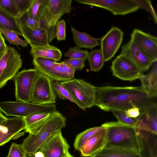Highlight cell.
Masks as SVG:
<instances>
[{
	"instance_id": "obj_1",
	"label": "cell",
	"mask_w": 157,
	"mask_h": 157,
	"mask_svg": "<svg viewBox=\"0 0 157 157\" xmlns=\"http://www.w3.org/2000/svg\"><path fill=\"white\" fill-rule=\"evenodd\" d=\"M95 105L105 111L124 113L137 107L141 113L157 106V98L151 96L141 86H101L97 87Z\"/></svg>"
},
{
	"instance_id": "obj_2",
	"label": "cell",
	"mask_w": 157,
	"mask_h": 157,
	"mask_svg": "<svg viewBox=\"0 0 157 157\" xmlns=\"http://www.w3.org/2000/svg\"><path fill=\"white\" fill-rule=\"evenodd\" d=\"M66 122V117L59 112L51 113L48 119L29 132L21 144L27 155H34L48 139L65 127Z\"/></svg>"
},
{
	"instance_id": "obj_3",
	"label": "cell",
	"mask_w": 157,
	"mask_h": 157,
	"mask_svg": "<svg viewBox=\"0 0 157 157\" xmlns=\"http://www.w3.org/2000/svg\"><path fill=\"white\" fill-rule=\"evenodd\" d=\"M102 125L106 130L107 143L105 147L141 151L142 144L136 127L118 121L107 122Z\"/></svg>"
},
{
	"instance_id": "obj_4",
	"label": "cell",
	"mask_w": 157,
	"mask_h": 157,
	"mask_svg": "<svg viewBox=\"0 0 157 157\" xmlns=\"http://www.w3.org/2000/svg\"><path fill=\"white\" fill-rule=\"evenodd\" d=\"M60 83L68 91L75 103L83 110L95 105L97 87L90 83L78 78Z\"/></svg>"
},
{
	"instance_id": "obj_5",
	"label": "cell",
	"mask_w": 157,
	"mask_h": 157,
	"mask_svg": "<svg viewBox=\"0 0 157 157\" xmlns=\"http://www.w3.org/2000/svg\"><path fill=\"white\" fill-rule=\"evenodd\" d=\"M56 110V105L55 104L41 105L19 101L0 102V111L7 116L24 118L35 113H51Z\"/></svg>"
},
{
	"instance_id": "obj_6",
	"label": "cell",
	"mask_w": 157,
	"mask_h": 157,
	"mask_svg": "<svg viewBox=\"0 0 157 157\" xmlns=\"http://www.w3.org/2000/svg\"><path fill=\"white\" fill-rule=\"evenodd\" d=\"M53 82L48 76L38 71L30 102L41 105L54 104L56 97L53 86Z\"/></svg>"
},
{
	"instance_id": "obj_7",
	"label": "cell",
	"mask_w": 157,
	"mask_h": 157,
	"mask_svg": "<svg viewBox=\"0 0 157 157\" xmlns=\"http://www.w3.org/2000/svg\"><path fill=\"white\" fill-rule=\"evenodd\" d=\"M22 64L20 54L15 48L8 46L0 59V89L16 74Z\"/></svg>"
},
{
	"instance_id": "obj_8",
	"label": "cell",
	"mask_w": 157,
	"mask_h": 157,
	"mask_svg": "<svg viewBox=\"0 0 157 157\" xmlns=\"http://www.w3.org/2000/svg\"><path fill=\"white\" fill-rule=\"evenodd\" d=\"M38 71L35 68L24 69L12 78L15 86L17 101L30 102L34 84Z\"/></svg>"
},
{
	"instance_id": "obj_9",
	"label": "cell",
	"mask_w": 157,
	"mask_h": 157,
	"mask_svg": "<svg viewBox=\"0 0 157 157\" xmlns=\"http://www.w3.org/2000/svg\"><path fill=\"white\" fill-rule=\"evenodd\" d=\"M82 4L105 9L115 15H124L139 8L132 0H75Z\"/></svg>"
},
{
	"instance_id": "obj_10",
	"label": "cell",
	"mask_w": 157,
	"mask_h": 157,
	"mask_svg": "<svg viewBox=\"0 0 157 157\" xmlns=\"http://www.w3.org/2000/svg\"><path fill=\"white\" fill-rule=\"evenodd\" d=\"M110 69L115 77L130 82L139 79L143 73L130 59L121 54L112 61Z\"/></svg>"
},
{
	"instance_id": "obj_11",
	"label": "cell",
	"mask_w": 157,
	"mask_h": 157,
	"mask_svg": "<svg viewBox=\"0 0 157 157\" xmlns=\"http://www.w3.org/2000/svg\"><path fill=\"white\" fill-rule=\"evenodd\" d=\"M26 125L23 118L13 117L7 118L0 124V146L9 141L23 136Z\"/></svg>"
},
{
	"instance_id": "obj_12",
	"label": "cell",
	"mask_w": 157,
	"mask_h": 157,
	"mask_svg": "<svg viewBox=\"0 0 157 157\" xmlns=\"http://www.w3.org/2000/svg\"><path fill=\"white\" fill-rule=\"evenodd\" d=\"M124 34L120 29L113 26L101 39L100 49L105 62L109 61L114 56L122 44Z\"/></svg>"
},
{
	"instance_id": "obj_13",
	"label": "cell",
	"mask_w": 157,
	"mask_h": 157,
	"mask_svg": "<svg viewBox=\"0 0 157 157\" xmlns=\"http://www.w3.org/2000/svg\"><path fill=\"white\" fill-rule=\"evenodd\" d=\"M48 0H44L39 7L38 13V21L40 27L45 29L48 34L49 43L56 37L57 24L63 16L55 14L50 9Z\"/></svg>"
},
{
	"instance_id": "obj_14",
	"label": "cell",
	"mask_w": 157,
	"mask_h": 157,
	"mask_svg": "<svg viewBox=\"0 0 157 157\" xmlns=\"http://www.w3.org/2000/svg\"><path fill=\"white\" fill-rule=\"evenodd\" d=\"M120 54L128 58L142 72L147 71L155 62L130 40L122 46Z\"/></svg>"
},
{
	"instance_id": "obj_15",
	"label": "cell",
	"mask_w": 157,
	"mask_h": 157,
	"mask_svg": "<svg viewBox=\"0 0 157 157\" xmlns=\"http://www.w3.org/2000/svg\"><path fill=\"white\" fill-rule=\"evenodd\" d=\"M70 147L60 130L48 139L38 151L42 152L44 157H61L69 152Z\"/></svg>"
},
{
	"instance_id": "obj_16",
	"label": "cell",
	"mask_w": 157,
	"mask_h": 157,
	"mask_svg": "<svg viewBox=\"0 0 157 157\" xmlns=\"http://www.w3.org/2000/svg\"><path fill=\"white\" fill-rule=\"evenodd\" d=\"M155 62L157 61V38L139 29H134L130 39Z\"/></svg>"
},
{
	"instance_id": "obj_17",
	"label": "cell",
	"mask_w": 157,
	"mask_h": 157,
	"mask_svg": "<svg viewBox=\"0 0 157 157\" xmlns=\"http://www.w3.org/2000/svg\"><path fill=\"white\" fill-rule=\"evenodd\" d=\"M106 143V130L104 126L85 142L80 151L81 156L92 157L102 150Z\"/></svg>"
},
{
	"instance_id": "obj_18",
	"label": "cell",
	"mask_w": 157,
	"mask_h": 157,
	"mask_svg": "<svg viewBox=\"0 0 157 157\" xmlns=\"http://www.w3.org/2000/svg\"><path fill=\"white\" fill-rule=\"evenodd\" d=\"M18 24L22 33V36L30 45L49 44L48 33L44 29L40 27L36 29H32L24 24Z\"/></svg>"
},
{
	"instance_id": "obj_19",
	"label": "cell",
	"mask_w": 157,
	"mask_h": 157,
	"mask_svg": "<svg viewBox=\"0 0 157 157\" xmlns=\"http://www.w3.org/2000/svg\"><path fill=\"white\" fill-rule=\"evenodd\" d=\"M136 119L137 128L157 135V106L140 113Z\"/></svg>"
},
{
	"instance_id": "obj_20",
	"label": "cell",
	"mask_w": 157,
	"mask_h": 157,
	"mask_svg": "<svg viewBox=\"0 0 157 157\" xmlns=\"http://www.w3.org/2000/svg\"><path fill=\"white\" fill-rule=\"evenodd\" d=\"M30 53L34 57H41L52 59L56 62L61 59L62 54L60 50L53 46L47 45H30Z\"/></svg>"
},
{
	"instance_id": "obj_21",
	"label": "cell",
	"mask_w": 157,
	"mask_h": 157,
	"mask_svg": "<svg viewBox=\"0 0 157 157\" xmlns=\"http://www.w3.org/2000/svg\"><path fill=\"white\" fill-rule=\"evenodd\" d=\"M152 64L150 72L147 74H141L139 79L141 81V86L146 90L152 97L157 98V63Z\"/></svg>"
},
{
	"instance_id": "obj_22",
	"label": "cell",
	"mask_w": 157,
	"mask_h": 157,
	"mask_svg": "<svg viewBox=\"0 0 157 157\" xmlns=\"http://www.w3.org/2000/svg\"><path fill=\"white\" fill-rule=\"evenodd\" d=\"M71 32L75 43L80 48L91 49L100 44L99 39L93 37L85 32L78 31L72 27Z\"/></svg>"
},
{
	"instance_id": "obj_23",
	"label": "cell",
	"mask_w": 157,
	"mask_h": 157,
	"mask_svg": "<svg viewBox=\"0 0 157 157\" xmlns=\"http://www.w3.org/2000/svg\"><path fill=\"white\" fill-rule=\"evenodd\" d=\"M92 157H143L136 151L117 148H104Z\"/></svg>"
},
{
	"instance_id": "obj_24",
	"label": "cell",
	"mask_w": 157,
	"mask_h": 157,
	"mask_svg": "<svg viewBox=\"0 0 157 157\" xmlns=\"http://www.w3.org/2000/svg\"><path fill=\"white\" fill-rule=\"evenodd\" d=\"M0 29L12 31L22 35L16 18L5 12L0 7Z\"/></svg>"
},
{
	"instance_id": "obj_25",
	"label": "cell",
	"mask_w": 157,
	"mask_h": 157,
	"mask_svg": "<svg viewBox=\"0 0 157 157\" xmlns=\"http://www.w3.org/2000/svg\"><path fill=\"white\" fill-rule=\"evenodd\" d=\"M50 114L46 113H36L24 118L26 125L24 132L29 133L38 128L48 119Z\"/></svg>"
},
{
	"instance_id": "obj_26",
	"label": "cell",
	"mask_w": 157,
	"mask_h": 157,
	"mask_svg": "<svg viewBox=\"0 0 157 157\" xmlns=\"http://www.w3.org/2000/svg\"><path fill=\"white\" fill-rule=\"evenodd\" d=\"M103 128L104 126L101 125L100 126L90 128L78 134L74 142V146L75 149L80 151L86 141L96 132Z\"/></svg>"
},
{
	"instance_id": "obj_27",
	"label": "cell",
	"mask_w": 157,
	"mask_h": 157,
	"mask_svg": "<svg viewBox=\"0 0 157 157\" xmlns=\"http://www.w3.org/2000/svg\"><path fill=\"white\" fill-rule=\"evenodd\" d=\"M87 60L90 70L94 72H98L100 70L105 62L100 49H96L89 52Z\"/></svg>"
},
{
	"instance_id": "obj_28",
	"label": "cell",
	"mask_w": 157,
	"mask_h": 157,
	"mask_svg": "<svg viewBox=\"0 0 157 157\" xmlns=\"http://www.w3.org/2000/svg\"><path fill=\"white\" fill-rule=\"evenodd\" d=\"M72 0H49L50 7L56 12L63 15L71 11Z\"/></svg>"
},
{
	"instance_id": "obj_29",
	"label": "cell",
	"mask_w": 157,
	"mask_h": 157,
	"mask_svg": "<svg viewBox=\"0 0 157 157\" xmlns=\"http://www.w3.org/2000/svg\"><path fill=\"white\" fill-rule=\"evenodd\" d=\"M0 31L4 35L6 40L10 44L18 47L20 45L23 47H27L29 44L26 40L21 39L19 36V35L14 32L1 29Z\"/></svg>"
},
{
	"instance_id": "obj_30",
	"label": "cell",
	"mask_w": 157,
	"mask_h": 157,
	"mask_svg": "<svg viewBox=\"0 0 157 157\" xmlns=\"http://www.w3.org/2000/svg\"><path fill=\"white\" fill-rule=\"evenodd\" d=\"M89 52L87 50H83L77 46L70 47L64 55L70 59H88Z\"/></svg>"
},
{
	"instance_id": "obj_31",
	"label": "cell",
	"mask_w": 157,
	"mask_h": 157,
	"mask_svg": "<svg viewBox=\"0 0 157 157\" xmlns=\"http://www.w3.org/2000/svg\"><path fill=\"white\" fill-rule=\"evenodd\" d=\"M53 86L56 95L60 99L68 100L75 103L69 92L58 81L53 82Z\"/></svg>"
},
{
	"instance_id": "obj_32",
	"label": "cell",
	"mask_w": 157,
	"mask_h": 157,
	"mask_svg": "<svg viewBox=\"0 0 157 157\" xmlns=\"http://www.w3.org/2000/svg\"><path fill=\"white\" fill-rule=\"evenodd\" d=\"M0 7L5 12L15 18L18 17L19 13L15 0H0Z\"/></svg>"
},
{
	"instance_id": "obj_33",
	"label": "cell",
	"mask_w": 157,
	"mask_h": 157,
	"mask_svg": "<svg viewBox=\"0 0 157 157\" xmlns=\"http://www.w3.org/2000/svg\"><path fill=\"white\" fill-rule=\"evenodd\" d=\"M139 7L148 12L151 15L154 22L157 24V14L153 9L151 1L149 0H132Z\"/></svg>"
},
{
	"instance_id": "obj_34",
	"label": "cell",
	"mask_w": 157,
	"mask_h": 157,
	"mask_svg": "<svg viewBox=\"0 0 157 157\" xmlns=\"http://www.w3.org/2000/svg\"><path fill=\"white\" fill-rule=\"evenodd\" d=\"M56 62L52 59L41 57L33 58V61L35 68L39 71L52 67Z\"/></svg>"
},
{
	"instance_id": "obj_35",
	"label": "cell",
	"mask_w": 157,
	"mask_h": 157,
	"mask_svg": "<svg viewBox=\"0 0 157 157\" xmlns=\"http://www.w3.org/2000/svg\"><path fill=\"white\" fill-rule=\"evenodd\" d=\"M16 18L17 23L24 24L30 28L36 29L40 27L39 22L30 17L27 12Z\"/></svg>"
},
{
	"instance_id": "obj_36",
	"label": "cell",
	"mask_w": 157,
	"mask_h": 157,
	"mask_svg": "<svg viewBox=\"0 0 157 157\" xmlns=\"http://www.w3.org/2000/svg\"><path fill=\"white\" fill-rule=\"evenodd\" d=\"M118 122L136 127V119L130 117L125 113L118 111H112Z\"/></svg>"
},
{
	"instance_id": "obj_37",
	"label": "cell",
	"mask_w": 157,
	"mask_h": 157,
	"mask_svg": "<svg viewBox=\"0 0 157 157\" xmlns=\"http://www.w3.org/2000/svg\"><path fill=\"white\" fill-rule=\"evenodd\" d=\"M27 155L21 144L13 142L6 157H27Z\"/></svg>"
},
{
	"instance_id": "obj_38",
	"label": "cell",
	"mask_w": 157,
	"mask_h": 157,
	"mask_svg": "<svg viewBox=\"0 0 157 157\" xmlns=\"http://www.w3.org/2000/svg\"><path fill=\"white\" fill-rule=\"evenodd\" d=\"M52 68L59 82H64L73 79L65 72L59 63L55 62L53 65Z\"/></svg>"
},
{
	"instance_id": "obj_39",
	"label": "cell",
	"mask_w": 157,
	"mask_h": 157,
	"mask_svg": "<svg viewBox=\"0 0 157 157\" xmlns=\"http://www.w3.org/2000/svg\"><path fill=\"white\" fill-rule=\"evenodd\" d=\"M33 1V0H15L19 13L18 17L28 11L32 5Z\"/></svg>"
},
{
	"instance_id": "obj_40",
	"label": "cell",
	"mask_w": 157,
	"mask_h": 157,
	"mask_svg": "<svg viewBox=\"0 0 157 157\" xmlns=\"http://www.w3.org/2000/svg\"><path fill=\"white\" fill-rule=\"evenodd\" d=\"M85 61L84 59L69 58L64 59L63 61L75 71H77L82 70L85 66Z\"/></svg>"
},
{
	"instance_id": "obj_41",
	"label": "cell",
	"mask_w": 157,
	"mask_h": 157,
	"mask_svg": "<svg viewBox=\"0 0 157 157\" xmlns=\"http://www.w3.org/2000/svg\"><path fill=\"white\" fill-rule=\"evenodd\" d=\"M44 0H33L32 5L27 11L29 15L32 18L38 21V13L40 6L42 4Z\"/></svg>"
},
{
	"instance_id": "obj_42",
	"label": "cell",
	"mask_w": 157,
	"mask_h": 157,
	"mask_svg": "<svg viewBox=\"0 0 157 157\" xmlns=\"http://www.w3.org/2000/svg\"><path fill=\"white\" fill-rule=\"evenodd\" d=\"M66 22L64 20L59 21L57 26L56 37L58 41L66 40Z\"/></svg>"
},
{
	"instance_id": "obj_43",
	"label": "cell",
	"mask_w": 157,
	"mask_h": 157,
	"mask_svg": "<svg viewBox=\"0 0 157 157\" xmlns=\"http://www.w3.org/2000/svg\"><path fill=\"white\" fill-rule=\"evenodd\" d=\"M124 113L131 117L136 118L140 115V112L138 108L133 107L127 110Z\"/></svg>"
},
{
	"instance_id": "obj_44",
	"label": "cell",
	"mask_w": 157,
	"mask_h": 157,
	"mask_svg": "<svg viewBox=\"0 0 157 157\" xmlns=\"http://www.w3.org/2000/svg\"><path fill=\"white\" fill-rule=\"evenodd\" d=\"M59 63L65 72L72 78H74L75 71L63 61Z\"/></svg>"
},
{
	"instance_id": "obj_45",
	"label": "cell",
	"mask_w": 157,
	"mask_h": 157,
	"mask_svg": "<svg viewBox=\"0 0 157 157\" xmlns=\"http://www.w3.org/2000/svg\"><path fill=\"white\" fill-rule=\"evenodd\" d=\"M8 46L6 44L2 33L0 31V54L2 56L7 50Z\"/></svg>"
},
{
	"instance_id": "obj_46",
	"label": "cell",
	"mask_w": 157,
	"mask_h": 157,
	"mask_svg": "<svg viewBox=\"0 0 157 157\" xmlns=\"http://www.w3.org/2000/svg\"><path fill=\"white\" fill-rule=\"evenodd\" d=\"M34 157H44L43 153L39 151L36 152L34 155Z\"/></svg>"
},
{
	"instance_id": "obj_47",
	"label": "cell",
	"mask_w": 157,
	"mask_h": 157,
	"mask_svg": "<svg viewBox=\"0 0 157 157\" xmlns=\"http://www.w3.org/2000/svg\"><path fill=\"white\" fill-rule=\"evenodd\" d=\"M7 118L0 111V124L6 120Z\"/></svg>"
},
{
	"instance_id": "obj_48",
	"label": "cell",
	"mask_w": 157,
	"mask_h": 157,
	"mask_svg": "<svg viewBox=\"0 0 157 157\" xmlns=\"http://www.w3.org/2000/svg\"><path fill=\"white\" fill-rule=\"evenodd\" d=\"M61 157H74L70 153L68 152L66 154L62 156Z\"/></svg>"
},
{
	"instance_id": "obj_49",
	"label": "cell",
	"mask_w": 157,
	"mask_h": 157,
	"mask_svg": "<svg viewBox=\"0 0 157 157\" xmlns=\"http://www.w3.org/2000/svg\"><path fill=\"white\" fill-rule=\"evenodd\" d=\"M2 55L0 54V59H1V58L2 57Z\"/></svg>"
}]
</instances>
